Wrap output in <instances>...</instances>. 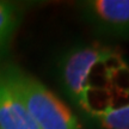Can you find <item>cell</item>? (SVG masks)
<instances>
[{"label": "cell", "instance_id": "1", "mask_svg": "<svg viewBox=\"0 0 129 129\" xmlns=\"http://www.w3.org/2000/svg\"><path fill=\"white\" fill-rule=\"evenodd\" d=\"M127 63L120 51L108 47H75L60 62L61 80L72 101L93 117L128 96L121 90L118 74Z\"/></svg>", "mask_w": 129, "mask_h": 129}, {"label": "cell", "instance_id": "2", "mask_svg": "<svg viewBox=\"0 0 129 129\" xmlns=\"http://www.w3.org/2000/svg\"><path fill=\"white\" fill-rule=\"evenodd\" d=\"M0 75L23 102L40 129H80L72 110L49 88L12 63L0 67Z\"/></svg>", "mask_w": 129, "mask_h": 129}, {"label": "cell", "instance_id": "3", "mask_svg": "<svg viewBox=\"0 0 129 129\" xmlns=\"http://www.w3.org/2000/svg\"><path fill=\"white\" fill-rule=\"evenodd\" d=\"M79 6L85 22L99 35L129 40V0H88Z\"/></svg>", "mask_w": 129, "mask_h": 129}, {"label": "cell", "instance_id": "4", "mask_svg": "<svg viewBox=\"0 0 129 129\" xmlns=\"http://www.w3.org/2000/svg\"><path fill=\"white\" fill-rule=\"evenodd\" d=\"M0 129H40L28 109L0 75Z\"/></svg>", "mask_w": 129, "mask_h": 129}, {"label": "cell", "instance_id": "5", "mask_svg": "<svg viewBox=\"0 0 129 129\" xmlns=\"http://www.w3.org/2000/svg\"><path fill=\"white\" fill-rule=\"evenodd\" d=\"M19 19L18 6L10 1L0 0V57L9 50L14 32L19 25Z\"/></svg>", "mask_w": 129, "mask_h": 129}, {"label": "cell", "instance_id": "6", "mask_svg": "<svg viewBox=\"0 0 129 129\" xmlns=\"http://www.w3.org/2000/svg\"><path fill=\"white\" fill-rule=\"evenodd\" d=\"M92 118L103 129H129V105L106 110Z\"/></svg>", "mask_w": 129, "mask_h": 129}]
</instances>
